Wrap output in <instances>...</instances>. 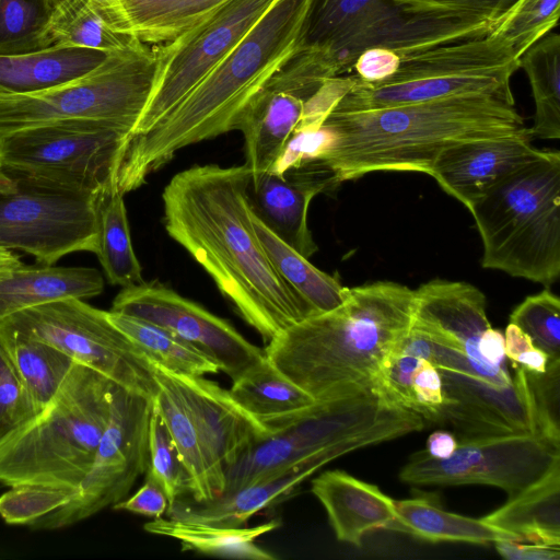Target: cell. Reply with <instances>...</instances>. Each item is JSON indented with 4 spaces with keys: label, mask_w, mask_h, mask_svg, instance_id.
<instances>
[{
    "label": "cell",
    "mask_w": 560,
    "mask_h": 560,
    "mask_svg": "<svg viewBox=\"0 0 560 560\" xmlns=\"http://www.w3.org/2000/svg\"><path fill=\"white\" fill-rule=\"evenodd\" d=\"M277 0H230L175 39L154 45L156 72L132 137L175 108L245 37Z\"/></svg>",
    "instance_id": "obj_15"
},
{
    "label": "cell",
    "mask_w": 560,
    "mask_h": 560,
    "mask_svg": "<svg viewBox=\"0 0 560 560\" xmlns=\"http://www.w3.org/2000/svg\"><path fill=\"white\" fill-rule=\"evenodd\" d=\"M36 413L18 371L0 348V435Z\"/></svg>",
    "instance_id": "obj_46"
},
{
    "label": "cell",
    "mask_w": 560,
    "mask_h": 560,
    "mask_svg": "<svg viewBox=\"0 0 560 560\" xmlns=\"http://www.w3.org/2000/svg\"><path fill=\"white\" fill-rule=\"evenodd\" d=\"M457 445L458 440L452 432L438 430L429 435L424 451L433 458L445 459L454 453Z\"/></svg>",
    "instance_id": "obj_53"
},
{
    "label": "cell",
    "mask_w": 560,
    "mask_h": 560,
    "mask_svg": "<svg viewBox=\"0 0 560 560\" xmlns=\"http://www.w3.org/2000/svg\"><path fill=\"white\" fill-rule=\"evenodd\" d=\"M153 399L116 386L108 423L91 466L68 503L33 522L34 529L73 525L124 500L149 462Z\"/></svg>",
    "instance_id": "obj_14"
},
{
    "label": "cell",
    "mask_w": 560,
    "mask_h": 560,
    "mask_svg": "<svg viewBox=\"0 0 560 560\" xmlns=\"http://www.w3.org/2000/svg\"><path fill=\"white\" fill-rule=\"evenodd\" d=\"M131 130L102 121L37 126L0 137V163L16 179L72 191L118 190Z\"/></svg>",
    "instance_id": "obj_10"
},
{
    "label": "cell",
    "mask_w": 560,
    "mask_h": 560,
    "mask_svg": "<svg viewBox=\"0 0 560 560\" xmlns=\"http://www.w3.org/2000/svg\"><path fill=\"white\" fill-rule=\"evenodd\" d=\"M335 135L323 162L341 184L374 172L430 175L438 155L465 141L529 130L512 90L475 93L361 112L331 110L322 122Z\"/></svg>",
    "instance_id": "obj_2"
},
{
    "label": "cell",
    "mask_w": 560,
    "mask_h": 560,
    "mask_svg": "<svg viewBox=\"0 0 560 560\" xmlns=\"http://www.w3.org/2000/svg\"><path fill=\"white\" fill-rule=\"evenodd\" d=\"M549 360V355L545 351L533 347L532 349L521 353L517 357L516 362L513 364H518L525 370L534 373H544Z\"/></svg>",
    "instance_id": "obj_55"
},
{
    "label": "cell",
    "mask_w": 560,
    "mask_h": 560,
    "mask_svg": "<svg viewBox=\"0 0 560 560\" xmlns=\"http://www.w3.org/2000/svg\"><path fill=\"white\" fill-rule=\"evenodd\" d=\"M156 50L133 39L89 74L23 95H0V137L37 126L91 120L133 130L151 94Z\"/></svg>",
    "instance_id": "obj_8"
},
{
    "label": "cell",
    "mask_w": 560,
    "mask_h": 560,
    "mask_svg": "<svg viewBox=\"0 0 560 560\" xmlns=\"http://www.w3.org/2000/svg\"><path fill=\"white\" fill-rule=\"evenodd\" d=\"M558 462L560 446L533 433H511L458 441L445 459L433 458L421 450L410 456L399 479L418 486H493L510 499Z\"/></svg>",
    "instance_id": "obj_16"
},
{
    "label": "cell",
    "mask_w": 560,
    "mask_h": 560,
    "mask_svg": "<svg viewBox=\"0 0 560 560\" xmlns=\"http://www.w3.org/2000/svg\"><path fill=\"white\" fill-rule=\"evenodd\" d=\"M229 393L240 407L261 423L288 418L316 402L266 357L232 381Z\"/></svg>",
    "instance_id": "obj_35"
},
{
    "label": "cell",
    "mask_w": 560,
    "mask_h": 560,
    "mask_svg": "<svg viewBox=\"0 0 560 560\" xmlns=\"http://www.w3.org/2000/svg\"><path fill=\"white\" fill-rule=\"evenodd\" d=\"M107 313L112 323L132 340L153 366L192 377L220 371L211 359L171 331L138 317L113 311Z\"/></svg>",
    "instance_id": "obj_36"
},
{
    "label": "cell",
    "mask_w": 560,
    "mask_h": 560,
    "mask_svg": "<svg viewBox=\"0 0 560 560\" xmlns=\"http://www.w3.org/2000/svg\"><path fill=\"white\" fill-rule=\"evenodd\" d=\"M116 386L74 362L40 412L0 435V483L75 491L108 423Z\"/></svg>",
    "instance_id": "obj_6"
},
{
    "label": "cell",
    "mask_w": 560,
    "mask_h": 560,
    "mask_svg": "<svg viewBox=\"0 0 560 560\" xmlns=\"http://www.w3.org/2000/svg\"><path fill=\"white\" fill-rule=\"evenodd\" d=\"M478 350L482 359L490 365L505 368V346L503 334L489 327L478 342Z\"/></svg>",
    "instance_id": "obj_52"
},
{
    "label": "cell",
    "mask_w": 560,
    "mask_h": 560,
    "mask_svg": "<svg viewBox=\"0 0 560 560\" xmlns=\"http://www.w3.org/2000/svg\"><path fill=\"white\" fill-rule=\"evenodd\" d=\"M482 242L481 266L546 287L560 277V152L491 186L468 209Z\"/></svg>",
    "instance_id": "obj_7"
},
{
    "label": "cell",
    "mask_w": 560,
    "mask_h": 560,
    "mask_svg": "<svg viewBox=\"0 0 560 560\" xmlns=\"http://www.w3.org/2000/svg\"><path fill=\"white\" fill-rule=\"evenodd\" d=\"M148 454L149 462L145 472L153 476L162 486L168 504L180 497L190 494V478L154 404L149 423Z\"/></svg>",
    "instance_id": "obj_43"
},
{
    "label": "cell",
    "mask_w": 560,
    "mask_h": 560,
    "mask_svg": "<svg viewBox=\"0 0 560 560\" xmlns=\"http://www.w3.org/2000/svg\"><path fill=\"white\" fill-rule=\"evenodd\" d=\"M143 485L131 497L125 498L113 508L128 511L149 518L161 517L168 508V499L159 481L145 472Z\"/></svg>",
    "instance_id": "obj_48"
},
{
    "label": "cell",
    "mask_w": 560,
    "mask_h": 560,
    "mask_svg": "<svg viewBox=\"0 0 560 560\" xmlns=\"http://www.w3.org/2000/svg\"><path fill=\"white\" fill-rule=\"evenodd\" d=\"M513 366L523 383L532 433L560 446V359L549 360L544 373Z\"/></svg>",
    "instance_id": "obj_41"
},
{
    "label": "cell",
    "mask_w": 560,
    "mask_h": 560,
    "mask_svg": "<svg viewBox=\"0 0 560 560\" xmlns=\"http://www.w3.org/2000/svg\"><path fill=\"white\" fill-rule=\"evenodd\" d=\"M74 492L37 486L12 487L0 495V516L9 524L28 526L68 503Z\"/></svg>",
    "instance_id": "obj_45"
},
{
    "label": "cell",
    "mask_w": 560,
    "mask_h": 560,
    "mask_svg": "<svg viewBox=\"0 0 560 560\" xmlns=\"http://www.w3.org/2000/svg\"><path fill=\"white\" fill-rule=\"evenodd\" d=\"M400 56L395 51L373 47L364 50L357 58L352 70L355 78L365 83H375L389 78L399 67Z\"/></svg>",
    "instance_id": "obj_49"
},
{
    "label": "cell",
    "mask_w": 560,
    "mask_h": 560,
    "mask_svg": "<svg viewBox=\"0 0 560 560\" xmlns=\"http://www.w3.org/2000/svg\"><path fill=\"white\" fill-rule=\"evenodd\" d=\"M439 372L443 405L434 422L451 425L458 441L532 433L524 387L516 372L513 384L505 389L495 388L474 375L447 370Z\"/></svg>",
    "instance_id": "obj_22"
},
{
    "label": "cell",
    "mask_w": 560,
    "mask_h": 560,
    "mask_svg": "<svg viewBox=\"0 0 560 560\" xmlns=\"http://www.w3.org/2000/svg\"><path fill=\"white\" fill-rule=\"evenodd\" d=\"M486 306L485 294L475 285L434 279L415 290L411 326L464 353L483 382L505 389L513 377L505 368L488 364L478 350L482 332L491 327Z\"/></svg>",
    "instance_id": "obj_19"
},
{
    "label": "cell",
    "mask_w": 560,
    "mask_h": 560,
    "mask_svg": "<svg viewBox=\"0 0 560 560\" xmlns=\"http://www.w3.org/2000/svg\"><path fill=\"white\" fill-rule=\"evenodd\" d=\"M482 518L525 541L560 547V462Z\"/></svg>",
    "instance_id": "obj_30"
},
{
    "label": "cell",
    "mask_w": 560,
    "mask_h": 560,
    "mask_svg": "<svg viewBox=\"0 0 560 560\" xmlns=\"http://www.w3.org/2000/svg\"><path fill=\"white\" fill-rule=\"evenodd\" d=\"M510 323L521 328L534 347L549 359H560V300L548 289L527 296L510 315Z\"/></svg>",
    "instance_id": "obj_44"
},
{
    "label": "cell",
    "mask_w": 560,
    "mask_h": 560,
    "mask_svg": "<svg viewBox=\"0 0 560 560\" xmlns=\"http://www.w3.org/2000/svg\"><path fill=\"white\" fill-rule=\"evenodd\" d=\"M393 529L431 542L459 541L485 545L500 540H523L521 536L472 518L447 512L423 498L395 501Z\"/></svg>",
    "instance_id": "obj_33"
},
{
    "label": "cell",
    "mask_w": 560,
    "mask_h": 560,
    "mask_svg": "<svg viewBox=\"0 0 560 560\" xmlns=\"http://www.w3.org/2000/svg\"><path fill=\"white\" fill-rule=\"evenodd\" d=\"M535 103L532 133L540 139L560 138V36L547 33L518 58Z\"/></svg>",
    "instance_id": "obj_37"
},
{
    "label": "cell",
    "mask_w": 560,
    "mask_h": 560,
    "mask_svg": "<svg viewBox=\"0 0 560 560\" xmlns=\"http://www.w3.org/2000/svg\"><path fill=\"white\" fill-rule=\"evenodd\" d=\"M505 357L516 362L517 357L534 347L530 338L515 324L510 323L504 335Z\"/></svg>",
    "instance_id": "obj_54"
},
{
    "label": "cell",
    "mask_w": 560,
    "mask_h": 560,
    "mask_svg": "<svg viewBox=\"0 0 560 560\" xmlns=\"http://www.w3.org/2000/svg\"><path fill=\"white\" fill-rule=\"evenodd\" d=\"M0 348L24 383L36 412L54 398L73 361L56 347L0 324Z\"/></svg>",
    "instance_id": "obj_34"
},
{
    "label": "cell",
    "mask_w": 560,
    "mask_h": 560,
    "mask_svg": "<svg viewBox=\"0 0 560 560\" xmlns=\"http://www.w3.org/2000/svg\"><path fill=\"white\" fill-rule=\"evenodd\" d=\"M533 138L529 128L521 135L453 144L434 160L430 176L469 209L500 179L544 154L545 149L532 144Z\"/></svg>",
    "instance_id": "obj_23"
},
{
    "label": "cell",
    "mask_w": 560,
    "mask_h": 560,
    "mask_svg": "<svg viewBox=\"0 0 560 560\" xmlns=\"http://www.w3.org/2000/svg\"><path fill=\"white\" fill-rule=\"evenodd\" d=\"M230 0H97L107 24L141 43L161 45Z\"/></svg>",
    "instance_id": "obj_27"
},
{
    "label": "cell",
    "mask_w": 560,
    "mask_h": 560,
    "mask_svg": "<svg viewBox=\"0 0 560 560\" xmlns=\"http://www.w3.org/2000/svg\"><path fill=\"white\" fill-rule=\"evenodd\" d=\"M365 445L366 438L361 433L354 434L276 475L211 500L197 501L189 495L180 497L168 504L166 515L212 526H246L252 516L291 493L325 464Z\"/></svg>",
    "instance_id": "obj_21"
},
{
    "label": "cell",
    "mask_w": 560,
    "mask_h": 560,
    "mask_svg": "<svg viewBox=\"0 0 560 560\" xmlns=\"http://www.w3.org/2000/svg\"><path fill=\"white\" fill-rule=\"evenodd\" d=\"M252 221L273 268L315 315L331 311L343 303L349 288L312 265L308 258L276 235L253 211Z\"/></svg>",
    "instance_id": "obj_32"
},
{
    "label": "cell",
    "mask_w": 560,
    "mask_h": 560,
    "mask_svg": "<svg viewBox=\"0 0 560 560\" xmlns=\"http://www.w3.org/2000/svg\"><path fill=\"white\" fill-rule=\"evenodd\" d=\"M413 412L433 421L443 405L442 377L439 370L422 359L412 380Z\"/></svg>",
    "instance_id": "obj_47"
},
{
    "label": "cell",
    "mask_w": 560,
    "mask_h": 560,
    "mask_svg": "<svg viewBox=\"0 0 560 560\" xmlns=\"http://www.w3.org/2000/svg\"><path fill=\"white\" fill-rule=\"evenodd\" d=\"M22 265L21 260L12 250L0 248V271Z\"/></svg>",
    "instance_id": "obj_56"
},
{
    "label": "cell",
    "mask_w": 560,
    "mask_h": 560,
    "mask_svg": "<svg viewBox=\"0 0 560 560\" xmlns=\"http://www.w3.org/2000/svg\"><path fill=\"white\" fill-rule=\"evenodd\" d=\"M14 188L13 179L4 172L0 163V192H8Z\"/></svg>",
    "instance_id": "obj_57"
},
{
    "label": "cell",
    "mask_w": 560,
    "mask_h": 560,
    "mask_svg": "<svg viewBox=\"0 0 560 560\" xmlns=\"http://www.w3.org/2000/svg\"><path fill=\"white\" fill-rule=\"evenodd\" d=\"M103 289V276L95 268L22 264L0 271V323L21 311L58 300L90 299Z\"/></svg>",
    "instance_id": "obj_26"
},
{
    "label": "cell",
    "mask_w": 560,
    "mask_h": 560,
    "mask_svg": "<svg viewBox=\"0 0 560 560\" xmlns=\"http://www.w3.org/2000/svg\"><path fill=\"white\" fill-rule=\"evenodd\" d=\"M47 342L118 386L154 399V366L108 317L81 299H63L15 313L1 322Z\"/></svg>",
    "instance_id": "obj_11"
},
{
    "label": "cell",
    "mask_w": 560,
    "mask_h": 560,
    "mask_svg": "<svg viewBox=\"0 0 560 560\" xmlns=\"http://www.w3.org/2000/svg\"><path fill=\"white\" fill-rule=\"evenodd\" d=\"M55 45L50 0H0V55H19Z\"/></svg>",
    "instance_id": "obj_40"
},
{
    "label": "cell",
    "mask_w": 560,
    "mask_h": 560,
    "mask_svg": "<svg viewBox=\"0 0 560 560\" xmlns=\"http://www.w3.org/2000/svg\"><path fill=\"white\" fill-rule=\"evenodd\" d=\"M154 374L159 392L153 404L190 478L189 497L197 501H207L221 495L225 489V475L215 468L203 448L188 406L173 375L156 366Z\"/></svg>",
    "instance_id": "obj_29"
},
{
    "label": "cell",
    "mask_w": 560,
    "mask_h": 560,
    "mask_svg": "<svg viewBox=\"0 0 560 560\" xmlns=\"http://www.w3.org/2000/svg\"><path fill=\"white\" fill-rule=\"evenodd\" d=\"M495 27L430 0H307L293 52L313 55L334 78L352 71L369 48L404 56L481 37Z\"/></svg>",
    "instance_id": "obj_5"
},
{
    "label": "cell",
    "mask_w": 560,
    "mask_h": 560,
    "mask_svg": "<svg viewBox=\"0 0 560 560\" xmlns=\"http://www.w3.org/2000/svg\"><path fill=\"white\" fill-rule=\"evenodd\" d=\"M517 69L518 57L512 47L491 32L400 56L398 69L380 82L365 83L354 77V85L332 109L361 112L508 91Z\"/></svg>",
    "instance_id": "obj_9"
},
{
    "label": "cell",
    "mask_w": 560,
    "mask_h": 560,
    "mask_svg": "<svg viewBox=\"0 0 560 560\" xmlns=\"http://www.w3.org/2000/svg\"><path fill=\"white\" fill-rule=\"evenodd\" d=\"M477 15L495 26L510 13L518 0H430Z\"/></svg>",
    "instance_id": "obj_50"
},
{
    "label": "cell",
    "mask_w": 560,
    "mask_h": 560,
    "mask_svg": "<svg viewBox=\"0 0 560 560\" xmlns=\"http://www.w3.org/2000/svg\"><path fill=\"white\" fill-rule=\"evenodd\" d=\"M192 417L195 430L215 468L225 475L269 431L231 397L202 377L172 374Z\"/></svg>",
    "instance_id": "obj_24"
},
{
    "label": "cell",
    "mask_w": 560,
    "mask_h": 560,
    "mask_svg": "<svg viewBox=\"0 0 560 560\" xmlns=\"http://www.w3.org/2000/svg\"><path fill=\"white\" fill-rule=\"evenodd\" d=\"M307 0H277L230 54L164 118L128 144L118 177L125 195L188 145L233 130L235 119L293 54Z\"/></svg>",
    "instance_id": "obj_4"
},
{
    "label": "cell",
    "mask_w": 560,
    "mask_h": 560,
    "mask_svg": "<svg viewBox=\"0 0 560 560\" xmlns=\"http://www.w3.org/2000/svg\"><path fill=\"white\" fill-rule=\"evenodd\" d=\"M110 52L55 44L45 49L0 55V95H23L46 91L100 67Z\"/></svg>",
    "instance_id": "obj_28"
},
{
    "label": "cell",
    "mask_w": 560,
    "mask_h": 560,
    "mask_svg": "<svg viewBox=\"0 0 560 560\" xmlns=\"http://www.w3.org/2000/svg\"><path fill=\"white\" fill-rule=\"evenodd\" d=\"M110 311L171 331L211 359L232 381L266 357L228 320L158 281L122 288Z\"/></svg>",
    "instance_id": "obj_17"
},
{
    "label": "cell",
    "mask_w": 560,
    "mask_h": 560,
    "mask_svg": "<svg viewBox=\"0 0 560 560\" xmlns=\"http://www.w3.org/2000/svg\"><path fill=\"white\" fill-rule=\"evenodd\" d=\"M340 183L320 161H308L282 175L262 172L250 175L248 200L252 211L276 235L306 258L316 245L308 228L311 201L322 192L334 190Z\"/></svg>",
    "instance_id": "obj_20"
},
{
    "label": "cell",
    "mask_w": 560,
    "mask_h": 560,
    "mask_svg": "<svg viewBox=\"0 0 560 560\" xmlns=\"http://www.w3.org/2000/svg\"><path fill=\"white\" fill-rule=\"evenodd\" d=\"M280 525L279 520H270L250 527H222L161 516L145 523L143 529L179 541L183 551L228 559L275 560L277 557L259 547L256 539Z\"/></svg>",
    "instance_id": "obj_31"
},
{
    "label": "cell",
    "mask_w": 560,
    "mask_h": 560,
    "mask_svg": "<svg viewBox=\"0 0 560 560\" xmlns=\"http://www.w3.org/2000/svg\"><path fill=\"white\" fill-rule=\"evenodd\" d=\"M415 290L392 281L349 289L338 307L290 326L264 349L316 400L376 388L383 365L412 324Z\"/></svg>",
    "instance_id": "obj_3"
},
{
    "label": "cell",
    "mask_w": 560,
    "mask_h": 560,
    "mask_svg": "<svg viewBox=\"0 0 560 560\" xmlns=\"http://www.w3.org/2000/svg\"><path fill=\"white\" fill-rule=\"evenodd\" d=\"M12 179L14 188L0 192V248L23 250L42 265L74 252L96 255L104 196Z\"/></svg>",
    "instance_id": "obj_13"
},
{
    "label": "cell",
    "mask_w": 560,
    "mask_h": 560,
    "mask_svg": "<svg viewBox=\"0 0 560 560\" xmlns=\"http://www.w3.org/2000/svg\"><path fill=\"white\" fill-rule=\"evenodd\" d=\"M497 551L508 560H559L560 547L525 540H500Z\"/></svg>",
    "instance_id": "obj_51"
},
{
    "label": "cell",
    "mask_w": 560,
    "mask_h": 560,
    "mask_svg": "<svg viewBox=\"0 0 560 560\" xmlns=\"http://www.w3.org/2000/svg\"><path fill=\"white\" fill-rule=\"evenodd\" d=\"M312 493L324 506L340 541L360 546L375 529L392 528L396 523L395 500L375 485L343 470H328L312 480Z\"/></svg>",
    "instance_id": "obj_25"
},
{
    "label": "cell",
    "mask_w": 560,
    "mask_h": 560,
    "mask_svg": "<svg viewBox=\"0 0 560 560\" xmlns=\"http://www.w3.org/2000/svg\"><path fill=\"white\" fill-rule=\"evenodd\" d=\"M559 16L560 0H518L492 32L520 58L557 25Z\"/></svg>",
    "instance_id": "obj_42"
},
{
    "label": "cell",
    "mask_w": 560,
    "mask_h": 560,
    "mask_svg": "<svg viewBox=\"0 0 560 560\" xmlns=\"http://www.w3.org/2000/svg\"><path fill=\"white\" fill-rule=\"evenodd\" d=\"M330 79L307 52H293L253 94L238 113L233 130L245 141L250 175L269 171L298 126L306 102Z\"/></svg>",
    "instance_id": "obj_18"
},
{
    "label": "cell",
    "mask_w": 560,
    "mask_h": 560,
    "mask_svg": "<svg viewBox=\"0 0 560 560\" xmlns=\"http://www.w3.org/2000/svg\"><path fill=\"white\" fill-rule=\"evenodd\" d=\"M50 4L55 44L114 52L135 39L107 24L97 0H50Z\"/></svg>",
    "instance_id": "obj_39"
},
{
    "label": "cell",
    "mask_w": 560,
    "mask_h": 560,
    "mask_svg": "<svg viewBox=\"0 0 560 560\" xmlns=\"http://www.w3.org/2000/svg\"><path fill=\"white\" fill-rule=\"evenodd\" d=\"M96 256L110 284L126 288L144 281L131 244L124 195L117 190L100 203Z\"/></svg>",
    "instance_id": "obj_38"
},
{
    "label": "cell",
    "mask_w": 560,
    "mask_h": 560,
    "mask_svg": "<svg viewBox=\"0 0 560 560\" xmlns=\"http://www.w3.org/2000/svg\"><path fill=\"white\" fill-rule=\"evenodd\" d=\"M397 406L373 387L325 400L292 415L264 422L269 433L225 471L232 492L276 475L308 456L376 423Z\"/></svg>",
    "instance_id": "obj_12"
},
{
    "label": "cell",
    "mask_w": 560,
    "mask_h": 560,
    "mask_svg": "<svg viewBox=\"0 0 560 560\" xmlns=\"http://www.w3.org/2000/svg\"><path fill=\"white\" fill-rule=\"evenodd\" d=\"M243 165H194L174 175L162 200L167 234L208 272L267 345L315 315L283 281L258 240Z\"/></svg>",
    "instance_id": "obj_1"
}]
</instances>
